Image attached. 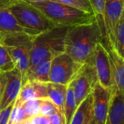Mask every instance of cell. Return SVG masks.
<instances>
[{"label":"cell","mask_w":124,"mask_h":124,"mask_svg":"<svg viewBox=\"0 0 124 124\" xmlns=\"http://www.w3.org/2000/svg\"><path fill=\"white\" fill-rule=\"evenodd\" d=\"M82 65L65 52L54 57L51 61L50 82L68 86L76 78Z\"/></svg>","instance_id":"cell-6"},{"label":"cell","mask_w":124,"mask_h":124,"mask_svg":"<svg viewBox=\"0 0 124 124\" xmlns=\"http://www.w3.org/2000/svg\"><path fill=\"white\" fill-rule=\"evenodd\" d=\"M30 118H31L25 113L22 105L15 103L7 124H20Z\"/></svg>","instance_id":"cell-23"},{"label":"cell","mask_w":124,"mask_h":124,"mask_svg":"<svg viewBox=\"0 0 124 124\" xmlns=\"http://www.w3.org/2000/svg\"><path fill=\"white\" fill-rule=\"evenodd\" d=\"M51 124H65V119L62 116L57 112L49 117Z\"/></svg>","instance_id":"cell-28"},{"label":"cell","mask_w":124,"mask_h":124,"mask_svg":"<svg viewBox=\"0 0 124 124\" xmlns=\"http://www.w3.org/2000/svg\"><path fill=\"white\" fill-rule=\"evenodd\" d=\"M43 100H44L41 99L30 100L23 103L22 106L23 107L25 113L31 118L41 116V109Z\"/></svg>","instance_id":"cell-24"},{"label":"cell","mask_w":124,"mask_h":124,"mask_svg":"<svg viewBox=\"0 0 124 124\" xmlns=\"http://www.w3.org/2000/svg\"><path fill=\"white\" fill-rule=\"evenodd\" d=\"M92 113V96L89 95L78 106L70 124H86Z\"/></svg>","instance_id":"cell-18"},{"label":"cell","mask_w":124,"mask_h":124,"mask_svg":"<svg viewBox=\"0 0 124 124\" xmlns=\"http://www.w3.org/2000/svg\"><path fill=\"white\" fill-rule=\"evenodd\" d=\"M94 64L98 82L113 93L116 92L113 68L110 55L102 42H99L94 53Z\"/></svg>","instance_id":"cell-8"},{"label":"cell","mask_w":124,"mask_h":124,"mask_svg":"<svg viewBox=\"0 0 124 124\" xmlns=\"http://www.w3.org/2000/svg\"><path fill=\"white\" fill-rule=\"evenodd\" d=\"M86 124H96V123H95V120H94V115H93V112H92V113L90 118H89L88 121L86 122Z\"/></svg>","instance_id":"cell-31"},{"label":"cell","mask_w":124,"mask_h":124,"mask_svg":"<svg viewBox=\"0 0 124 124\" xmlns=\"http://www.w3.org/2000/svg\"><path fill=\"white\" fill-rule=\"evenodd\" d=\"M15 68V63L8 50L0 44V73L11 71Z\"/></svg>","instance_id":"cell-21"},{"label":"cell","mask_w":124,"mask_h":124,"mask_svg":"<svg viewBox=\"0 0 124 124\" xmlns=\"http://www.w3.org/2000/svg\"><path fill=\"white\" fill-rule=\"evenodd\" d=\"M52 59H47L32 68L29 69L28 75V81H36L43 83H49L50 67Z\"/></svg>","instance_id":"cell-17"},{"label":"cell","mask_w":124,"mask_h":124,"mask_svg":"<svg viewBox=\"0 0 124 124\" xmlns=\"http://www.w3.org/2000/svg\"><path fill=\"white\" fill-rule=\"evenodd\" d=\"M14 104H15V102L12 103L7 108H5L4 110H1L0 112V124H8L11 112H12L13 107H14Z\"/></svg>","instance_id":"cell-27"},{"label":"cell","mask_w":124,"mask_h":124,"mask_svg":"<svg viewBox=\"0 0 124 124\" xmlns=\"http://www.w3.org/2000/svg\"><path fill=\"white\" fill-rule=\"evenodd\" d=\"M36 99H49L46 83L28 80L22 85L20 92L15 103L22 105L28 100Z\"/></svg>","instance_id":"cell-12"},{"label":"cell","mask_w":124,"mask_h":124,"mask_svg":"<svg viewBox=\"0 0 124 124\" xmlns=\"http://www.w3.org/2000/svg\"><path fill=\"white\" fill-rule=\"evenodd\" d=\"M124 8V0H105L104 27L105 37L104 44H109L116 48V31L118 22Z\"/></svg>","instance_id":"cell-9"},{"label":"cell","mask_w":124,"mask_h":124,"mask_svg":"<svg viewBox=\"0 0 124 124\" xmlns=\"http://www.w3.org/2000/svg\"><path fill=\"white\" fill-rule=\"evenodd\" d=\"M25 2H28L29 4H31V3H39V2H43V1H49V0H23Z\"/></svg>","instance_id":"cell-32"},{"label":"cell","mask_w":124,"mask_h":124,"mask_svg":"<svg viewBox=\"0 0 124 124\" xmlns=\"http://www.w3.org/2000/svg\"><path fill=\"white\" fill-rule=\"evenodd\" d=\"M6 82H7V78H6L5 73H0V100L3 96V94L5 89Z\"/></svg>","instance_id":"cell-30"},{"label":"cell","mask_w":124,"mask_h":124,"mask_svg":"<svg viewBox=\"0 0 124 124\" xmlns=\"http://www.w3.org/2000/svg\"><path fill=\"white\" fill-rule=\"evenodd\" d=\"M97 82L98 78L93 56L90 61L82 65L76 78L70 83L73 89L77 106L92 94Z\"/></svg>","instance_id":"cell-7"},{"label":"cell","mask_w":124,"mask_h":124,"mask_svg":"<svg viewBox=\"0 0 124 124\" xmlns=\"http://www.w3.org/2000/svg\"><path fill=\"white\" fill-rule=\"evenodd\" d=\"M25 33L34 38L56 27L38 9L23 0H11L6 4Z\"/></svg>","instance_id":"cell-4"},{"label":"cell","mask_w":124,"mask_h":124,"mask_svg":"<svg viewBox=\"0 0 124 124\" xmlns=\"http://www.w3.org/2000/svg\"><path fill=\"white\" fill-rule=\"evenodd\" d=\"M31 4L43 13L55 26L72 27L96 20L94 14L52 0Z\"/></svg>","instance_id":"cell-3"},{"label":"cell","mask_w":124,"mask_h":124,"mask_svg":"<svg viewBox=\"0 0 124 124\" xmlns=\"http://www.w3.org/2000/svg\"></svg>","instance_id":"cell-34"},{"label":"cell","mask_w":124,"mask_h":124,"mask_svg":"<svg viewBox=\"0 0 124 124\" xmlns=\"http://www.w3.org/2000/svg\"><path fill=\"white\" fill-rule=\"evenodd\" d=\"M59 112L56 106L51 102L49 99L44 100L42 105H41V116L49 117L50 116Z\"/></svg>","instance_id":"cell-26"},{"label":"cell","mask_w":124,"mask_h":124,"mask_svg":"<svg viewBox=\"0 0 124 124\" xmlns=\"http://www.w3.org/2000/svg\"><path fill=\"white\" fill-rule=\"evenodd\" d=\"M115 49L124 59V8L117 27Z\"/></svg>","instance_id":"cell-22"},{"label":"cell","mask_w":124,"mask_h":124,"mask_svg":"<svg viewBox=\"0 0 124 124\" xmlns=\"http://www.w3.org/2000/svg\"><path fill=\"white\" fill-rule=\"evenodd\" d=\"M20 33L25 32L6 4L0 5V41L5 37Z\"/></svg>","instance_id":"cell-13"},{"label":"cell","mask_w":124,"mask_h":124,"mask_svg":"<svg viewBox=\"0 0 124 124\" xmlns=\"http://www.w3.org/2000/svg\"><path fill=\"white\" fill-rule=\"evenodd\" d=\"M11 0H0V5L2 4H5L7 3H8L9 1H10Z\"/></svg>","instance_id":"cell-33"},{"label":"cell","mask_w":124,"mask_h":124,"mask_svg":"<svg viewBox=\"0 0 124 124\" xmlns=\"http://www.w3.org/2000/svg\"><path fill=\"white\" fill-rule=\"evenodd\" d=\"M32 40L33 37L20 33L5 37L0 41V44L8 50L15 68L20 72L23 84L28 81Z\"/></svg>","instance_id":"cell-5"},{"label":"cell","mask_w":124,"mask_h":124,"mask_svg":"<svg viewBox=\"0 0 124 124\" xmlns=\"http://www.w3.org/2000/svg\"><path fill=\"white\" fill-rule=\"evenodd\" d=\"M69 28L56 26L33 38L30 68L65 52V39Z\"/></svg>","instance_id":"cell-2"},{"label":"cell","mask_w":124,"mask_h":124,"mask_svg":"<svg viewBox=\"0 0 124 124\" xmlns=\"http://www.w3.org/2000/svg\"><path fill=\"white\" fill-rule=\"evenodd\" d=\"M76 101L74 95V92L71 84L68 85L66 99L64 107V118L65 124H70L73 117V115L77 109Z\"/></svg>","instance_id":"cell-19"},{"label":"cell","mask_w":124,"mask_h":124,"mask_svg":"<svg viewBox=\"0 0 124 124\" xmlns=\"http://www.w3.org/2000/svg\"><path fill=\"white\" fill-rule=\"evenodd\" d=\"M46 86L49 100L52 102V103L56 106L58 111L64 118V107L68 86L52 82L46 83Z\"/></svg>","instance_id":"cell-16"},{"label":"cell","mask_w":124,"mask_h":124,"mask_svg":"<svg viewBox=\"0 0 124 124\" xmlns=\"http://www.w3.org/2000/svg\"><path fill=\"white\" fill-rule=\"evenodd\" d=\"M7 82L3 96L0 100V112L15 102L22 87V76L17 68L5 73Z\"/></svg>","instance_id":"cell-11"},{"label":"cell","mask_w":124,"mask_h":124,"mask_svg":"<svg viewBox=\"0 0 124 124\" xmlns=\"http://www.w3.org/2000/svg\"><path fill=\"white\" fill-rule=\"evenodd\" d=\"M89 1L91 4L96 20L102 29V31L103 33V40H104L105 37V27H104V15H105V0H89Z\"/></svg>","instance_id":"cell-20"},{"label":"cell","mask_w":124,"mask_h":124,"mask_svg":"<svg viewBox=\"0 0 124 124\" xmlns=\"http://www.w3.org/2000/svg\"><path fill=\"white\" fill-rule=\"evenodd\" d=\"M57 2H60L72 7L78 9L84 12L94 14L91 4L89 0H52Z\"/></svg>","instance_id":"cell-25"},{"label":"cell","mask_w":124,"mask_h":124,"mask_svg":"<svg viewBox=\"0 0 124 124\" xmlns=\"http://www.w3.org/2000/svg\"><path fill=\"white\" fill-rule=\"evenodd\" d=\"M32 124H51L49 117L38 116L31 118Z\"/></svg>","instance_id":"cell-29"},{"label":"cell","mask_w":124,"mask_h":124,"mask_svg":"<svg viewBox=\"0 0 124 124\" xmlns=\"http://www.w3.org/2000/svg\"><path fill=\"white\" fill-rule=\"evenodd\" d=\"M113 92L102 86L99 82L92 92V112L96 124H105L110 110Z\"/></svg>","instance_id":"cell-10"},{"label":"cell","mask_w":124,"mask_h":124,"mask_svg":"<svg viewBox=\"0 0 124 124\" xmlns=\"http://www.w3.org/2000/svg\"><path fill=\"white\" fill-rule=\"evenodd\" d=\"M103 40V33L97 20L94 22L70 27L65 39V52L84 65L90 61L96 46Z\"/></svg>","instance_id":"cell-1"},{"label":"cell","mask_w":124,"mask_h":124,"mask_svg":"<svg viewBox=\"0 0 124 124\" xmlns=\"http://www.w3.org/2000/svg\"><path fill=\"white\" fill-rule=\"evenodd\" d=\"M105 124H124V93L113 94L109 113Z\"/></svg>","instance_id":"cell-15"},{"label":"cell","mask_w":124,"mask_h":124,"mask_svg":"<svg viewBox=\"0 0 124 124\" xmlns=\"http://www.w3.org/2000/svg\"><path fill=\"white\" fill-rule=\"evenodd\" d=\"M110 57L116 91L124 93V59L109 44H104Z\"/></svg>","instance_id":"cell-14"}]
</instances>
